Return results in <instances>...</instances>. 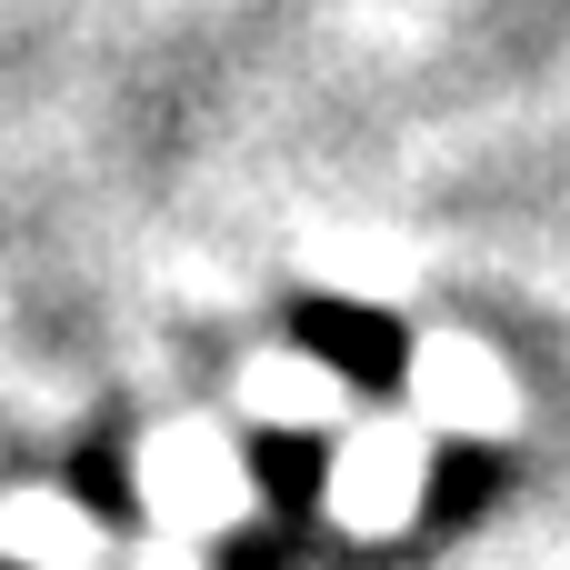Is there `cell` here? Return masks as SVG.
Wrapping results in <instances>:
<instances>
[{
    "instance_id": "cell-1",
    "label": "cell",
    "mask_w": 570,
    "mask_h": 570,
    "mask_svg": "<svg viewBox=\"0 0 570 570\" xmlns=\"http://www.w3.org/2000/svg\"><path fill=\"white\" fill-rule=\"evenodd\" d=\"M411 401H421V421H441V431H521V381H511V361L491 351V341H471V331H431L421 341V361H411Z\"/></svg>"
},
{
    "instance_id": "cell-2",
    "label": "cell",
    "mask_w": 570,
    "mask_h": 570,
    "mask_svg": "<svg viewBox=\"0 0 570 570\" xmlns=\"http://www.w3.org/2000/svg\"><path fill=\"white\" fill-rule=\"evenodd\" d=\"M421 491H431V441H421V421H371V431H351V451H341V471H331V511H341L351 531H401V521L421 511Z\"/></svg>"
},
{
    "instance_id": "cell-3",
    "label": "cell",
    "mask_w": 570,
    "mask_h": 570,
    "mask_svg": "<svg viewBox=\"0 0 570 570\" xmlns=\"http://www.w3.org/2000/svg\"><path fill=\"white\" fill-rule=\"evenodd\" d=\"M250 411H271V421H331V411H341V381L311 371V361H271V371L250 381Z\"/></svg>"
}]
</instances>
